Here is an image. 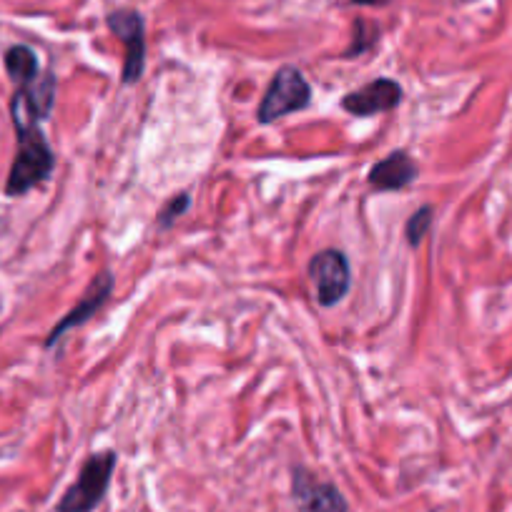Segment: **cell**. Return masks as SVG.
Returning a JSON list of instances; mask_svg holds the SVG:
<instances>
[{"mask_svg":"<svg viewBox=\"0 0 512 512\" xmlns=\"http://www.w3.org/2000/svg\"><path fill=\"white\" fill-rule=\"evenodd\" d=\"M18 131V151L13 159L11 174L6 181L8 196H23L31 189L41 186L48 181V176L56 169V154H53L51 144L43 136L41 123L36 126H23Z\"/></svg>","mask_w":512,"mask_h":512,"instance_id":"cell-1","label":"cell"},{"mask_svg":"<svg viewBox=\"0 0 512 512\" xmlns=\"http://www.w3.org/2000/svg\"><path fill=\"white\" fill-rule=\"evenodd\" d=\"M309 103H312V86L304 78V73L294 66H284L274 73L272 83H269L267 93L259 103L256 121L267 126V123L279 121L289 113L304 111Z\"/></svg>","mask_w":512,"mask_h":512,"instance_id":"cell-2","label":"cell"},{"mask_svg":"<svg viewBox=\"0 0 512 512\" xmlns=\"http://www.w3.org/2000/svg\"><path fill=\"white\" fill-rule=\"evenodd\" d=\"M116 460L118 457L113 450L96 452V455L88 457L83 462L78 480L68 487V492L58 502V512H91L111 485Z\"/></svg>","mask_w":512,"mask_h":512,"instance_id":"cell-3","label":"cell"},{"mask_svg":"<svg viewBox=\"0 0 512 512\" xmlns=\"http://www.w3.org/2000/svg\"><path fill=\"white\" fill-rule=\"evenodd\" d=\"M309 279L317 289V302L322 307H337L352 289V267L344 251L324 249L309 259Z\"/></svg>","mask_w":512,"mask_h":512,"instance_id":"cell-4","label":"cell"},{"mask_svg":"<svg viewBox=\"0 0 512 512\" xmlns=\"http://www.w3.org/2000/svg\"><path fill=\"white\" fill-rule=\"evenodd\" d=\"M108 28H111L113 36L123 43L126 48V56H123V71H121V83L123 86H134L139 83V78L144 76L146 66V26L144 18L139 11H113L106 18Z\"/></svg>","mask_w":512,"mask_h":512,"instance_id":"cell-5","label":"cell"},{"mask_svg":"<svg viewBox=\"0 0 512 512\" xmlns=\"http://www.w3.org/2000/svg\"><path fill=\"white\" fill-rule=\"evenodd\" d=\"M111 292H113L111 272H101L98 277H93L91 284H88L86 294L78 299L76 307H73L71 312H68L66 317H63L61 322L51 329V334H48V339H46V349H53L63 337H66L68 332H71V329L83 327L88 319L96 317V314L103 309V304L108 302Z\"/></svg>","mask_w":512,"mask_h":512,"instance_id":"cell-6","label":"cell"},{"mask_svg":"<svg viewBox=\"0 0 512 512\" xmlns=\"http://www.w3.org/2000/svg\"><path fill=\"white\" fill-rule=\"evenodd\" d=\"M402 103V86L395 78H377L369 81L367 86L349 91L342 98V108L352 116L367 118L377 116V113H390L395 111Z\"/></svg>","mask_w":512,"mask_h":512,"instance_id":"cell-7","label":"cell"},{"mask_svg":"<svg viewBox=\"0 0 512 512\" xmlns=\"http://www.w3.org/2000/svg\"><path fill=\"white\" fill-rule=\"evenodd\" d=\"M294 500L304 512H347L342 492L329 482H317L304 467H294Z\"/></svg>","mask_w":512,"mask_h":512,"instance_id":"cell-8","label":"cell"},{"mask_svg":"<svg viewBox=\"0 0 512 512\" xmlns=\"http://www.w3.org/2000/svg\"><path fill=\"white\" fill-rule=\"evenodd\" d=\"M417 174H420V166L412 159L407 151H392L390 156H384L382 161L369 169V186L377 191H402L410 184H415Z\"/></svg>","mask_w":512,"mask_h":512,"instance_id":"cell-9","label":"cell"},{"mask_svg":"<svg viewBox=\"0 0 512 512\" xmlns=\"http://www.w3.org/2000/svg\"><path fill=\"white\" fill-rule=\"evenodd\" d=\"M6 71H8V76L13 78V83H18V88L31 86L33 81H38V71H41L36 51H31L28 46L8 48Z\"/></svg>","mask_w":512,"mask_h":512,"instance_id":"cell-10","label":"cell"},{"mask_svg":"<svg viewBox=\"0 0 512 512\" xmlns=\"http://www.w3.org/2000/svg\"><path fill=\"white\" fill-rule=\"evenodd\" d=\"M432 221H435V209H432L430 204L422 206V209H417L415 214L407 219V226H405V236H407V244L415 249V246L422 244V239H425L427 234H430L432 229Z\"/></svg>","mask_w":512,"mask_h":512,"instance_id":"cell-11","label":"cell"},{"mask_svg":"<svg viewBox=\"0 0 512 512\" xmlns=\"http://www.w3.org/2000/svg\"><path fill=\"white\" fill-rule=\"evenodd\" d=\"M189 209H191V196L184 191V194H179V196H174V199L166 201L164 209L159 211V219H156V224H159L161 231H166L169 226H174L176 219H181V216H184Z\"/></svg>","mask_w":512,"mask_h":512,"instance_id":"cell-12","label":"cell"},{"mask_svg":"<svg viewBox=\"0 0 512 512\" xmlns=\"http://www.w3.org/2000/svg\"><path fill=\"white\" fill-rule=\"evenodd\" d=\"M364 31H367V23L364 21L354 23V33H357V36H354L352 48H347V51H344V58H354L374 46V41H377V31H372V33H364Z\"/></svg>","mask_w":512,"mask_h":512,"instance_id":"cell-13","label":"cell"},{"mask_svg":"<svg viewBox=\"0 0 512 512\" xmlns=\"http://www.w3.org/2000/svg\"><path fill=\"white\" fill-rule=\"evenodd\" d=\"M354 6H379V3H384V0H352Z\"/></svg>","mask_w":512,"mask_h":512,"instance_id":"cell-14","label":"cell"}]
</instances>
